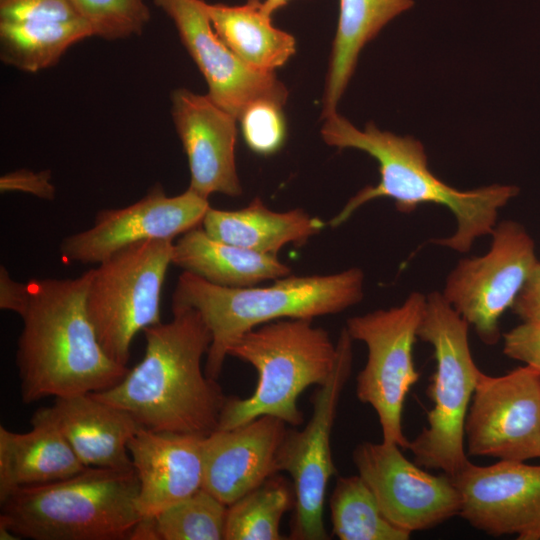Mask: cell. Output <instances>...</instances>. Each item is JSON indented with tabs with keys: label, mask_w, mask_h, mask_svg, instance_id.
<instances>
[{
	"label": "cell",
	"mask_w": 540,
	"mask_h": 540,
	"mask_svg": "<svg viewBox=\"0 0 540 540\" xmlns=\"http://www.w3.org/2000/svg\"><path fill=\"white\" fill-rule=\"evenodd\" d=\"M173 318L143 330L142 360L115 386L90 393L129 413L144 428L208 436L227 397L202 368L212 336L201 314L172 309Z\"/></svg>",
	"instance_id": "1"
},
{
	"label": "cell",
	"mask_w": 540,
	"mask_h": 540,
	"mask_svg": "<svg viewBox=\"0 0 540 540\" xmlns=\"http://www.w3.org/2000/svg\"><path fill=\"white\" fill-rule=\"evenodd\" d=\"M91 270L74 278L28 282L16 365L22 402L90 394L118 384L129 368L100 345L86 310Z\"/></svg>",
	"instance_id": "2"
},
{
	"label": "cell",
	"mask_w": 540,
	"mask_h": 540,
	"mask_svg": "<svg viewBox=\"0 0 540 540\" xmlns=\"http://www.w3.org/2000/svg\"><path fill=\"white\" fill-rule=\"evenodd\" d=\"M323 119L321 136L326 144L366 152L377 161L380 174L378 184L364 187L348 200L329 221L331 227L340 226L362 205L378 198L393 199L404 214L422 204H436L450 210L457 227L451 236L432 242L466 253L477 238L491 235L499 210L519 193L516 186L500 184L458 190L432 173L424 146L413 137L381 131L373 123L359 130L337 112Z\"/></svg>",
	"instance_id": "3"
},
{
	"label": "cell",
	"mask_w": 540,
	"mask_h": 540,
	"mask_svg": "<svg viewBox=\"0 0 540 540\" xmlns=\"http://www.w3.org/2000/svg\"><path fill=\"white\" fill-rule=\"evenodd\" d=\"M363 287L359 268L329 275L290 274L265 287H225L183 271L172 309L192 308L201 314L212 336L204 370L217 380L230 346L244 333L280 319L340 313L362 300Z\"/></svg>",
	"instance_id": "4"
},
{
	"label": "cell",
	"mask_w": 540,
	"mask_h": 540,
	"mask_svg": "<svg viewBox=\"0 0 540 540\" xmlns=\"http://www.w3.org/2000/svg\"><path fill=\"white\" fill-rule=\"evenodd\" d=\"M134 468H93L24 487L0 501V527L19 539L126 540L141 514Z\"/></svg>",
	"instance_id": "5"
},
{
	"label": "cell",
	"mask_w": 540,
	"mask_h": 540,
	"mask_svg": "<svg viewBox=\"0 0 540 540\" xmlns=\"http://www.w3.org/2000/svg\"><path fill=\"white\" fill-rule=\"evenodd\" d=\"M337 353L328 332L314 326L313 319H280L244 333L228 356L251 364L257 385L247 398L226 399L217 429H232L264 415L301 425L304 417L297 400L307 387L327 381Z\"/></svg>",
	"instance_id": "6"
},
{
	"label": "cell",
	"mask_w": 540,
	"mask_h": 540,
	"mask_svg": "<svg viewBox=\"0 0 540 540\" xmlns=\"http://www.w3.org/2000/svg\"><path fill=\"white\" fill-rule=\"evenodd\" d=\"M426 297L418 338L434 352L436 367L427 390L433 405L427 426L409 440L406 449L421 467L453 477L469 462L464 448L465 421L482 371L470 350L469 323L442 293Z\"/></svg>",
	"instance_id": "7"
},
{
	"label": "cell",
	"mask_w": 540,
	"mask_h": 540,
	"mask_svg": "<svg viewBox=\"0 0 540 540\" xmlns=\"http://www.w3.org/2000/svg\"><path fill=\"white\" fill-rule=\"evenodd\" d=\"M172 251L171 240L138 242L91 269L87 314L103 350L121 365L127 366L136 334L161 322V292Z\"/></svg>",
	"instance_id": "8"
},
{
	"label": "cell",
	"mask_w": 540,
	"mask_h": 540,
	"mask_svg": "<svg viewBox=\"0 0 540 540\" xmlns=\"http://www.w3.org/2000/svg\"><path fill=\"white\" fill-rule=\"evenodd\" d=\"M427 297L411 293L396 307L379 309L347 319L346 330L363 342L367 361L356 378V395L377 414L382 441L403 449L409 440L402 430V410L411 387L418 381L413 347L418 338Z\"/></svg>",
	"instance_id": "9"
},
{
	"label": "cell",
	"mask_w": 540,
	"mask_h": 540,
	"mask_svg": "<svg viewBox=\"0 0 540 540\" xmlns=\"http://www.w3.org/2000/svg\"><path fill=\"white\" fill-rule=\"evenodd\" d=\"M353 339L344 327L337 359L327 381L312 396L313 413L302 430H287L277 452V471L292 478L295 503L290 539L327 540L323 512L326 490L336 468L330 438L340 396L352 370Z\"/></svg>",
	"instance_id": "10"
},
{
	"label": "cell",
	"mask_w": 540,
	"mask_h": 540,
	"mask_svg": "<svg viewBox=\"0 0 540 540\" xmlns=\"http://www.w3.org/2000/svg\"><path fill=\"white\" fill-rule=\"evenodd\" d=\"M491 236L489 251L462 259L449 273L442 292L486 345L499 341V320L512 308L539 261L534 240L520 223L503 221Z\"/></svg>",
	"instance_id": "11"
},
{
	"label": "cell",
	"mask_w": 540,
	"mask_h": 540,
	"mask_svg": "<svg viewBox=\"0 0 540 540\" xmlns=\"http://www.w3.org/2000/svg\"><path fill=\"white\" fill-rule=\"evenodd\" d=\"M468 453L498 460L540 458V372L524 365L480 373L465 421Z\"/></svg>",
	"instance_id": "12"
},
{
	"label": "cell",
	"mask_w": 540,
	"mask_h": 540,
	"mask_svg": "<svg viewBox=\"0 0 540 540\" xmlns=\"http://www.w3.org/2000/svg\"><path fill=\"white\" fill-rule=\"evenodd\" d=\"M395 443L362 442L353 451L358 475L384 517L410 534L459 515L460 496L446 474L434 475L409 461Z\"/></svg>",
	"instance_id": "13"
},
{
	"label": "cell",
	"mask_w": 540,
	"mask_h": 540,
	"mask_svg": "<svg viewBox=\"0 0 540 540\" xmlns=\"http://www.w3.org/2000/svg\"><path fill=\"white\" fill-rule=\"evenodd\" d=\"M209 208L208 199L189 187L168 196L157 184L135 203L101 210L90 228L65 237L60 244L61 257L67 263L99 264L138 242L173 241L200 226Z\"/></svg>",
	"instance_id": "14"
},
{
	"label": "cell",
	"mask_w": 540,
	"mask_h": 540,
	"mask_svg": "<svg viewBox=\"0 0 540 540\" xmlns=\"http://www.w3.org/2000/svg\"><path fill=\"white\" fill-rule=\"evenodd\" d=\"M174 23L208 85V96L237 120L259 100L285 105L288 91L273 72L246 65L217 35L203 0H153Z\"/></svg>",
	"instance_id": "15"
},
{
	"label": "cell",
	"mask_w": 540,
	"mask_h": 540,
	"mask_svg": "<svg viewBox=\"0 0 540 540\" xmlns=\"http://www.w3.org/2000/svg\"><path fill=\"white\" fill-rule=\"evenodd\" d=\"M451 478L460 496L459 515L472 527L492 536L540 539V465L469 461Z\"/></svg>",
	"instance_id": "16"
},
{
	"label": "cell",
	"mask_w": 540,
	"mask_h": 540,
	"mask_svg": "<svg viewBox=\"0 0 540 540\" xmlns=\"http://www.w3.org/2000/svg\"><path fill=\"white\" fill-rule=\"evenodd\" d=\"M171 116L186 154L189 188L208 199L242 194L235 161L237 119L208 95L186 88L171 93Z\"/></svg>",
	"instance_id": "17"
},
{
	"label": "cell",
	"mask_w": 540,
	"mask_h": 540,
	"mask_svg": "<svg viewBox=\"0 0 540 540\" xmlns=\"http://www.w3.org/2000/svg\"><path fill=\"white\" fill-rule=\"evenodd\" d=\"M286 423L264 415L204 438L202 488L226 506L278 473L277 452Z\"/></svg>",
	"instance_id": "18"
},
{
	"label": "cell",
	"mask_w": 540,
	"mask_h": 540,
	"mask_svg": "<svg viewBox=\"0 0 540 540\" xmlns=\"http://www.w3.org/2000/svg\"><path fill=\"white\" fill-rule=\"evenodd\" d=\"M205 437L140 427L130 439L141 516H156L202 488Z\"/></svg>",
	"instance_id": "19"
},
{
	"label": "cell",
	"mask_w": 540,
	"mask_h": 540,
	"mask_svg": "<svg viewBox=\"0 0 540 540\" xmlns=\"http://www.w3.org/2000/svg\"><path fill=\"white\" fill-rule=\"evenodd\" d=\"M34 423L56 429L86 467L133 468L128 444L141 426L123 409L91 394L55 398L35 411Z\"/></svg>",
	"instance_id": "20"
},
{
	"label": "cell",
	"mask_w": 540,
	"mask_h": 540,
	"mask_svg": "<svg viewBox=\"0 0 540 540\" xmlns=\"http://www.w3.org/2000/svg\"><path fill=\"white\" fill-rule=\"evenodd\" d=\"M31 425L27 432L0 426V501L18 489L60 481L87 468L56 429Z\"/></svg>",
	"instance_id": "21"
},
{
	"label": "cell",
	"mask_w": 540,
	"mask_h": 540,
	"mask_svg": "<svg viewBox=\"0 0 540 540\" xmlns=\"http://www.w3.org/2000/svg\"><path fill=\"white\" fill-rule=\"evenodd\" d=\"M172 264L225 287H249L292 274L275 255L258 253L210 236L197 226L173 243Z\"/></svg>",
	"instance_id": "22"
},
{
	"label": "cell",
	"mask_w": 540,
	"mask_h": 540,
	"mask_svg": "<svg viewBox=\"0 0 540 540\" xmlns=\"http://www.w3.org/2000/svg\"><path fill=\"white\" fill-rule=\"evenodd\" d=\"M324 226L322 220L303 209L277 212L259 198L238 210L210 207L202 221L203 229L213 238L275 256L287 244H303Z\"/></svg>",
	"instance_id": "23"
},
{
	"label": "cell",
	"mask_w": 540,
	"mask_h": 540,
	"mask_svg": "<svg viewBox=\"0 0 540 540\" xmlns=\"http://www.w3.org/2000/svg\"><path fill=\"white\" fill-rule=\"evenodd\" d=\"M413 5L414 0H339L338 24L326 78L322 118L337 112V104L353 75L362 48L388 22Z\"/></svg>",
	"instance_id": "24"
},
{
	"label": "cell",
	"mask_w": 540,
	"mask_h": 540,
	"mask_svg": "<svg viewBox=\"0 0 540 540\" xmlns=\"http://www.w3.org/2000/svg\"><path fill=\"white\" fill-rule=\"evenodd\" d=\"M202 4L217 35L249 67L273 72L295 53L294 36L273 26L261 0L234 6Z\"/></svg>",
	"instance_id": "25"
},
{
	"label": "cell",
	"mask_w": 540,
	"mask_h": 540,
	"mask_svg": "<svg viewBox=\"0 0 540 540\" xmlns=\"http://www.w3.org/2000/svg\"><path fill=\"white\" fill-rule=\"evenodd\" d=\"M89 24L68 20H0V58L24 72L36 73L54 66L77 42L93 37Z\"/></svg>",
	"instance_id": "26"
},
{
	"label": "cell",
	"mask_w": 540,
	"mask_h": 540,
	"mask_svg": "<svg viewBox=\"0 0 540 540\" xmlns=\"http://www.w3.org/2000/svg\"><path fill=\"white\" fill-rule=\"evenodd\" d=\"M295 495L283 476L274 474L227 508L225 540H281L282 516L294 508Z\"/></svg>",
	"instance_id": "27"
},
{
	"label": "cell",
	"mask_w": 540,
	"mask_h": 540,
	"mask_svg": "<svg viewBox=\"0 0 540 540\" xmlns=\"http://www.w3.org/2000/svg\"><path fill=\"white\" fill-rule=\"evenodd\" d=\"M332 533L340 540H408L391 524L360 475L339 477L329 502Z\"/></svg>",
	"instance_id": "28"
},
{
	"label": "cell",
	"mask_w": 540,
	"mask_h": 540,
	"mask_svg": "<svg viewBox=\"0 0 540 540\" xmlns=\"http://www.w3.org/2000/svg\"><path fill=\"white\" fill-rule=\"evenodd\" d=\"M227 508L201 488L154 516L159 540H225Z\"/></svg>",
	"instance_id": "29"
},
{
	"label": "cell",
	"mask_w": 540,
	"mask_h": 540,
	"mask_svg": "<svg viewBox=\"0 0 540 540\" xmlns=\"http://www.w3.org/2000/svg\"><path fill=\"white\" fill-rule=\"evenodd\" d=\"M93 35L106 40L140 35L150 20L144 0H68Z\"/></svg>",
	"instance_id": "30"
},
{
	"label": "cell",
	"mask_w": 540,
	"mask_h": 540,
	"mask_svg": "<svg viewBox=\"0 0 540 540\" xmlns=\"http://www.w3.org/2000/svg\"><path fill=\"white\" fill-rule=\"evenodd\" d=\"M283 105L259 100L250 104L238 121L247 146L259 155L277 152L286 138V123Z\"/></svg>",
	"instance_id": "31"
},
{
	"label": "cell",
	"mask_w": 540,
	"mask_h": 540,
	"mask_svg": "<svg viewBox=\"0 0 540 540\" xmlns=\"http://www.w3.org/2000/svg\"><path fill=\"white\" fill-rule=\"evenodd\" d=\"M79 17L68 0H0V20H68Z\"/></svg>",
	"instance_id": "32"
},
{
	"label": "cell",
	"mask_w": 540,
	"mask_h": 540,
	"mask_svg": "<svg viewBox=\"0 0 540 540\" xmlns=\"http://www.w3.org/2000/svg\"><path fill=\"white\" fill-rule=\"evenodd\" d=\"M503 352L540 372V321H522L503 335Z\"/></svg>",
	"instance_id": "33"
},
{
	"label": "cell",
	"mask_w": 540,
	"mask_h": 540,
	"mask_svg": "<svg viewBox=\"0 0 540 540\" xmlns=\"http://www.w3.org/2000/svg\"><path fill=\"white\" fill-rule=\"evenodd\" d=\"M0 190L1 192L28 193L44 200H53L56 192L55 186L51 182L50 171L34 172L27 169L2 175Z\"/></svg>",
	"instance_id": "34"
},
{
	"label": "cell",
	"mask_w": 540,
	"mask_h": 540,
	"mask_svg": "<svg viewBox=\"0 0 540 540\" xmlns=\"http://www.w3.org/2000/svg\"><path fill=\"white\" fill-rule=\"evenodd\" d=\"M512 310L522 321H540V261L532 269Z\"/></svg>",
	"instance_id": "35"
},
{
	"label": "cell",
	"mask_w": 540,
	"mask_h": 540,
	"mask_svg": "<svg viewBox=\"0 0 540 540\" xmlns=\"http://www.w3.org/2000/svg\"><path fill=\"white\" fill-rule=\"evenodd\" d=\"M30 298L28 283L11 278L5 266L0 267V308L12 311L20 317L25 312Z\"/></svg>",
	"instance_id": "36"
},
{
	"label": "cell",
	"mask_w": 540,
	"mask_h": 540,
	"mask_svg": "<svg viewBox=\"0 0 540 540\" xmlns=\"http://www.w3.org/2000/svg\"><path fill=\"white\" fill-rule=\"evenodd\" d=\"M130 540H159L154 516H141L133 528Z\"/></svg>",
	"instance_id": "37"
},
{
	"label": "cell",
	"mask_w": 540,
	"mask_h": 540,
	"mask_svg": "<svg viewBox=\"0 0 540 540\" xmlns=\"http://www.w3.org/2000/svg\"><path fill=\"white\" fill-rule=\"evenodd\" d=\"M290 0H263L262 9L265 14L272 16V14L284 7Z\"/></svg>",
	"instance_id": "38"
}]
</instances>
